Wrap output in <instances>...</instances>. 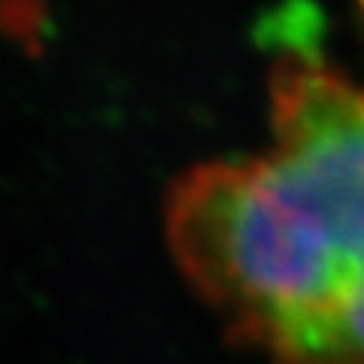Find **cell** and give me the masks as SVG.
<instances>
[{"mask_svg":"<svg viewBox=\"0 0 364 364\" xmlns=\"http://www.w3.org/2000/svg\"><path fill=\"white\" fill-rule=\"evenodd\" d=\"M270 91L267 155L173 182L170 252L270 364H364V91L301 61Z\"/></svg>","mask_w":364,"mask_h":364,"instance_id":"cell-1","label":"cell"},{"mask_svg":"<svg viewBox=\"0 0 364 364\" xmlns=\"http://www.w3.org/2000/svg\"><path fill=\"white\" fill-rule=\"evenodd\" d=\"M361 9H364V0H361Z\"/></svg>","mask_w":364,"mask_h":364,"instance_id":"cell-2","label":"cell"}]
</instances>
